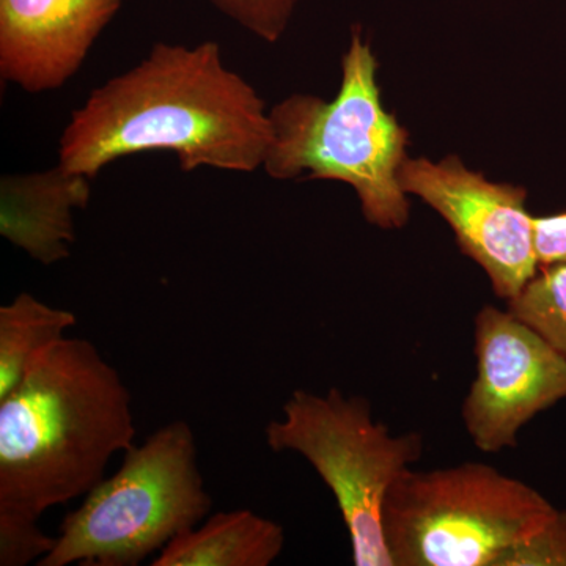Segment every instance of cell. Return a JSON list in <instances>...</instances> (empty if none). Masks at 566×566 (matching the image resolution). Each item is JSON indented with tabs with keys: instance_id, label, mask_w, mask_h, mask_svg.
<instances>
[{
	"instance_id": "1",
	"label": "cell",
	"mask_w": 566,
	"mask_h": 566,
	"mask_svg": "<svg viewBox=\"0 0 566 566\" xmlns=\"http://www.w3.org/2000/svg\"><path fill=\"white\" fill-rule=\"evenodd\" d=\"M271 142L266 104L227 66L216 41L192 48L159 41L73 112L57 164L95 178L117 159L163 150L177 156L182 172L251 174L263 169Z\"/></svg>"
},
{
	"instance_id": "2",
	"label": "cell",
	"mask_w": 566,
	"mask_h": 566,
	"mask_svg": "<svg viewBox=\"0 0 566 566\" xmlns=\"http://www.w3.org/2000/svg\"><path fill=\"white\" fill-rule=\"evenodd\" d=\"M136 433L132 394L92 342L46 346L0 401V513L40 520L87 494Z\"/></svg>"
},
{
	"instance_id": "3",
	"label": "cell",
	"mask_w": 566,
	"mask_h": 566,
	"mask_svg": "<svg viewBox=\"0 0 566 566\" xmlns=\"http://www.w3.org/2000/svg\"><path fill=\"white\" fill-rule=\"evenodd\" d=\"M378 69L370 43L353 28L333 102L293 93L270 111L273 142L263 170L279 181L345 182L365 221L400 230L411 212L398 180L409 156V132L382 104Z\"/></svg>"
},
{
	"instance_id": "4",
	"label": "cell",
	"mask_w": 566,
	"mask_h": 566,
	"mask_svg": "<svg viewBox=\"0 0 566 566\" xmlns=\"http://www.w3.org/2000/svg\"><path fill=\"white\" fill-rule=\"evenodd\" d=\"M212 509L191 424L175 420L123 452L118 471L62 521L39 566H136Z\"/></svg>"
},
{
	"instance_id": "5",
	"label": "cell",
	"mask_w": 566,
	"mask_h": 566,
	"mask_svg": "<svg viewBox=\"0 0 566 566\" xmlns=\"http://www.w3.org/2000/svg\"><path fill=\"white\" fill-rule=\"evenodd\" d=\"M556 510L493 465L409 468L387 493L382 532L394 566H499Z\"/></svg>"
},
{
	"instance_id": "6",
	"label": "cell",
	"mask_w": 566,
	"mask_h": 566,
	"mask_svg": "<svg viewBox=\"0 0 566 566\" xmlns=\"http://www.w3.org/2000/svg\"><path fill=\"white\" fill-rule=\"evenodd\" d=\"M273 452H296L333 491L352 539L356 566H394L382 532L387 493L423 455L420 433L395 436L376 422L370 401L342 390H294L282 419L264 430Z\"/></svg>"
},
{
	"instance_id": "7",
	"label": "cell",
	"mask_w": 566,
	"mask_h": 566,
	"mask_svg": "<svg viewBox=\"0 0 566 566\" xmlns=\"http://www.w3.org/2000/svg\"><path fill=\"white\" fill-rule=\"evenodd\" d=\"M398 180L406 196L449 223L461 253L485 271L495 296L512 300L538 273L535 216L523 186L491 181L457 155L441 161L408 156Z\"/></svg>"
},
{
	"instance_id": "8",
	"label": "cell",
	"mask_w": 566,
	"mask_h": 566,
	"mask_svg": "<svg viewBox=\"0 0 566 566\" xmlns=\"http://www.w3.org/2000/svg\"><path fill=\"white\" fill-rule=\"evenodd\" d=\"M476 376L461 417L480 452L515 449L524 424L566 398V360L509 308L474 319Z\"/></svg>"
},
{
	"instance_id": "9",
	"label": "cell",
	"mask_w": 566,
	"mask_h": 566,
	"mask_svg": "<svg viewBox=\"0 0 566 566\" xmlns=\"http://www.w3.org/2000/svg\"><path fill=\"white\" fill-rule=\"evenodd\" d=\"M122 0H0V74L28 93L61 88Z\"/></svg>"
},
{
	"instance_id": "10",
	"label": "cell",
	"mask_w": 566,
	"mask_h": 566,
	"mask_svg": "<svg viewBox=\"0 0 566 566\" xmlns=\"http://www.w3.org/2000/svg\"><path fill=\"white\" fill-rule=\"evenodd\" d=\"M91 180L62 166L0 180V234L41 264L62 262L76 241L74 211L87 207Z\"/></svg>"
},
{
	"instance_id": "11",
	"label": "cell",
	"mask_w": 566,
	"mask_h": 566,
	"mask_svg": "<svg viewBox=\"0 0 566 566\" xmlns=\"http://www.w3.org/2000/svg\"><path fill=\"white\" fill-rule=\"evenodd\" d=\"M281 524L249 509L216 513L200 526L178 535L153 566H268L281 556Z\"/></svg>"
},
{
	"instance_id": "12",
	"label": "cell",
	"mask_w": 566,
	"mask_h": 566,
	"mask_svg": "<svg viewBox=\"0 0 566 566\" xmlns=\"http://www.w3.org/2000/svg\"><path fill=\"white\" fill-rule=\"evenodd\" d=\"M76 323L73 312L51 307L29 293L0 307V401L21 385L33 357Z\"/></svg>"
},
{
	"instance_id": "13",
	"label": "cell",
	"mask_w": 566,
	"mask_h": 566,
	"mask_svg": "<svg viewBox=\"0 0 566 566\" xmlns=\"http://www.w3.org/2000/svg\"><path fill=\"white\" fill-rule=\"evenodd\" d=\"M506 308L553 346L566 360V263L547 264Z\"/></svg>"
},
{
	"instance_id": "14",
	"label": "cell",
	"mask_w": 566,
	"mask_h": 566,
	"mask_svg": "<svg viewBox=\"0 0 566 566\" xmlns=\"http://www.w3.org/2000/svg\"><path fill=\"white\" fill-rule=\"evenodd\" d=\"M244 31L266 43L282 39L301 0H208Z\"/></svg>"
},
{
	"instance_id": "15",
	"label": "cell",
	"mask_w": 566,
	"mask_h": 566,
	"mask_svg": "<svg viewBox=\"0 0 566 566\" xmlns=\"http://www.w3.org/2000/svg\"><path fill=\"white\" fill-rule=\"evenodd\" d=\"M499 566H566V512L556 510L542 526L510 547Z\"/></svg>"
},
{
	"instance_id": "16",
	"label": "cell",
	"mask_w": 566,
	"mask_h": 566,
	"mask_svg": "<svg viewBox=\"0 0 566 566\" xmlns=\"http://www.w3.org/2000/svg\"><path fill=\"white\" fill-rule=\"evenodd\" d=\"M55 536L41 532L39 520L0 513V566H24L51 553Z\"/></svg>"
},
{
	"instance_id": "17",
	"label": "cell",
	"mask_w": 566,
	"mask_h": 566,
	"mask_svg": "<svg viewBox=\"0 0 566 566\" xmlns=\"http://www.w3.org/2000/svg\"><path fill=\"white\" fill-rule=\"evenodd\" d=\"M535 244L539 268L566 263V212L535 216Z\"/></svg>"
}]
</instances>
